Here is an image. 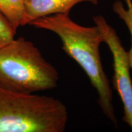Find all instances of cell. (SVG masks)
<instances>
[{
    "label": "cell",
    "mask_w": 132,
    "mask_h": 132,
    "mask_svg": "<svg viewBox=\"0 0 132 132\" xmlns=\"http://www.w3.org/2000/svg\"><path fill=\"white\" fill-rule=\"evenodd\" d=\"M57 69L31 41L21 37L0 48V87L33 94L57 87Z\"/></svg>",
    "instance_id": "obj_2"
},
{
    "label": "cell",
    "mask_w": 132,
    "mask_h": 132,
    "mask_svg": "<svg viewBox=\"0 0 132 132\" xmlns=\"http://www.w3.org/2000/svg\"><path fill=\"white\" fill-rule=\"evenodd\" d=\"M16 30L0 11V48L15 39Z\"/></svg>",
    "instance_id": "obj_8"
},
{
    "label": "cell",
    "mask_w": 132,
    "mask_h": 132,
    "mask_svg": "<svg viewBox=\"0 0 132 132\" xmlns=\"http://www.w3.org/2000/svg\"><path fill=\"white\" fill-rule=\"evenodd\" d=\"M54 32L62 41V49L78 63L98 94V103L104 115L118 124L113 100V90L103 68L100 48L103 39L95 25L84 26L75 22L70 14H58L36 20L29 24Z\"/></svg>",
    "instance_id": "obj_1"
},
{
    "label": "cell",
    "mask_w": 132,
    "mask_h": 132,
    "mask_svg": "<svg viewBox=\"0 0 132 132\" xmlns=\"http://www.w3.org/2000/svg\"><path fill=\"white\" fill-rule=\"evenodd\" d=\"M24 0H0V11L16 31L21 26Z\"/></svg>",
    "instance_id": "obj_6"
},
{
    "label": "cell",
    "mask_w": 132,
    "mask_h": 132,
    "mask_svg": "<svg viewBox=\"0 0 132 132\" xmlns=\"http://www.w3.org/2000/svg\"><path fill=\"white\" fill-rule=\"evenodd\" d=\"M84 2L97 5L98 0H24L21 26L46 16L70 14L74 6Z\"/></svg>",
    "instance_id": "obj_5"
},
{
    "label": "cell",
    "mask_w": 132,
    "mask_h": 132,
    "mask_svg": "<svg viewBox=\"0 0 132 132\" xmlns=\"http://www.w3.org/2000/svg\"><path fill=\"white\" fill-rule=\"evenodd\" d=\"M94 24L100 29L103 43L112 54L113 60V89L118 92L123 105L122 120L132 131V80L127 51L113 27L100 15L93 17Z\"/></svg>",
    "instance_id": "obj_4"
},
{
    "label": "cell",
    "mask_w": 132,
    "mask_h": 132,
    "mask_svg": "<svg viewBox=\"0 0 132 132\" xmlns=\"http://www.w3.org/2000/svg\"><path fill=\"white\" fill-rule=\"evenodd\" d=\"M67 121L59 99L0 87V132H63Z\"/></svg>",
    "instance_id": "obj_3"
},
{
    "label": "cell",
    "mask_w": 132,
    "mask_h": 132,
    "mask_svg": "<svg viewBox=\"0 0 132 132\" xmlns=\"http://www.w3.org/2000/svg\"><path fill=\"white\" fill-rule=\"evenodd\" d=\"M126 5L125 7L122 1L116 0L113 4V10L120 19L123 21L130 34L131 47L127 52L128 59L130 69L132 70V0H123Z\"/></svg>",
    "instance_id": "obj_7"
}]
</instances>
